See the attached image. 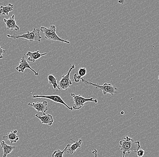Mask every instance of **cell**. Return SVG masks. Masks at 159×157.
Instances as JSON below:
<instances>
[{
    "instance_id": "obj_1",
    "label": "cell",
    "mask_w": 159,
    "mask_h": 157,
    "mask_svg": "<svg viewBox=\"0 0 159 157\" xmlns=\"http://www.w3.org/2000/svg\"><path fill=\"white\" fill-rule=\"evenodd\" d=\"M120 150L123 152V157H125V154H129L131 152L137 153L140 149V142L135 141L133 139L128 136H126L124 139L119 141Z\"/></svg>"
},
{
    "instance_id": "obj_8",
    "label": "cell",
    "mask_w": 159,
    "mask_h": 157,
    "mask_svg": "<svg viewBox=\"0 0 159 157\" xmlns=\"http://www.w3.org/2000/svg\"><path fill=\"white\" fill-rule=\"evenodd\" d=\"M26 68L30 69V70L33 71V72L34 73V75L35 76H38L39 75L38 72H36L34 71L33 69L32 68L30 64H29L28 62H27L25 58L24 57H23L20 59L19 65L16 67V70L18 72H24Z\"/></svg>"
},
{
    "instance_id": "obj_16",
    "label": "cell",
    "mask_w": 159,
    "mask_h": 157,
    "mask_svg": "<svg viewBox=\"0 0 159 157\" xmlns=\"http://www.w3.org/2000/svg\"><path fill=\"white\" fill-rule=\"evenodd\" d=\"M14 5L9 3L7 5L0 7V15L7 16L10 12L13 11Z\"/></svg>"
},
{
    "instance_id": "obj_10",
    "label": "cell",
    "mask_w": 159,
    "mask_h": 157,
    "mask_svg": "<svg viewBox=\"0 0 159 157\" xmlns=\"http://www.w3.org/2000/svg\"><path fill=\"white\" fill-rule=\"evenodd\" d=\"M4 22L8 30H15L18 31L19 30L20 27L16 24L15 15H13L8 19H4Z\"/></svg>"
},
{
    "instance_id": "obj_19",
    "label": "cell",
    "mask_w": 159,
    "mask_h": 157,
    "mask_svg": "<svg viewBox=\"0 0 159 157\" xmlns=\"http://www.w3.org/2000/svg\"><path fill=\"white\" fill-rule=\"evenodd\" d=\"M86 73H87V71H86V69L84 67H80L79 68V71H78V74H79V76L80 77H82V76H84L86 75Z\"/></svg>"
},
{
    "instance_id": "obj_24",
    "label": "cell",
    "mask_w": 159,
    "mask_h": 157,
    "mask_svg": "<svg viewBox=\"0 0 159 157\" xmlns=\"http://www.w3.org/2000/svg\"><path fill=\"white\" fill-rule=\"evenodd\" d=\"M119 2L121 3V4H123L124 2V1H119Z\"/></svg>"
},
{
    "instance_id": "obj_4",
    "label": "cell",
    "mask_w": 159,
    "mask_h": 157,
    "mask_svg": "<svg viewBox=\"0 0 159 157\" xmlns=\"http://www.w3.org/2000/svg\"><path fill=\"white\" fill-rule=\"evenodd\" d=\"M80 79L83 83L95 86L96 89H98L100 91H102L104 95H106L107 93H109L111 95H113L114 94H117V90H118V88L114 87L110 83H107L105 82L103 85H99L97 84H94L92 82L87 81L82 77L80 78Z\"/></svg>"
},
{
    "instance_id": "obj_22",
    "label": "cell",
    "mask_w": 159,
    "mask_h": 157,
    "mask_svg": "<svg viewBox=\"0 0 159 157\" xmlns=\"http://www.w3.org/2000/svg\"><path fill=\"white\" fill-rule=\"evenodd\" d=\"M6 50H4L3 48L2 47L0 46V58H4V56H3V53H5L6 52Z\"/></svg>"
},
{
    "instance_id": "obj_18",
    "label": "cell",
    "mask_w": 159,
    "mask_h": 157,
    "mask_svg": "<svg viewBox=\"0 0 159 157\" xmlns=\"http://www.w3.org/2000/svg\"><path fill=\"white\" fill-rule=\"evenodd\" d=\"M69 145L70 144H68L63 151L60 150H57L55 151L52 153V157H63V155H64L65 152L66 150V149L69 146Z\"/></svg>"
},
{
    "instance_id": "obj_7",
    "label": "cell",
    "mask_w": 159,
    "mask_h": 157,
    "mask_svg": "<svg viewBox=\"0 0 159 157\" xmlns=\"http://www.w3.org/2000/svg\"><path fill=\"white\" fill-rule=\"evenodd\" d=\"M33 98H46V99H49L51 101H54V102H57V103H60L64 105L65 107H67L69 110L70 111H72L73 110L72 107H70L64 101L61 99V97L58 95H52V96H41V95H37L35 94H34L32 96Z\"/></svg>"
},
{
    "instance_id": "obj_20",
    "label": "cell",
    "mask_w": 159,
    "mask_h": 157,
    "mask_svg": "<svg viewBox=\"0 0 159 157\" xmlns=\"http://www.w3.org/2000/svg\"><path fill=\"white\" fill-rule=\"evenodd\" d=\"M136 153H137V156L138 157H142L143 156L145 151H144V150H143V149H139Z\"/></svg>"
},
{
    "instance_id": "obj_17",
    "label": "cell",
    "mask_w": 159,
    "mask_h": 157,
    "mask_svg": "<svg viewBox=\"0 0 159 157\" xmlns=\"http://www.w3.org/2000/svg\"><path fill=\"white\" fill-rule=\"evenodd\" d=\"M48 83L50 84H51L52 85L53 88L55 90L56 88L59 89V90H61L60 88H59L58 86V84L57 83V79L53 75H49L48 76Z\"/></svg>"
},
{
    "instance_id": "obj_25",
    "label": "cell",
    "mask_w": 159,
    "mask_h": 157,
    "mask_svg": "<svg viewBox=\"0 0 159 157\" xmlns=\"http://www.w3.org/2000/svg\"><path fill=\"white\" fill-rule=\"evenodd\" d=\"M124 114V112H121V114Z\"/></svg>"
},
{
    "instance_id": "obj_9",
    "label": "cell",
    "mask_w": 159,
    "mask_h": 157,
    "mask_svg": "<svg viewBox=\"0 0 159 157\" xmlns=\"http://www.w3.org/2000/svg\"><path fill=\"white\" fill-rule=\"evenodd\" d=\"M28 105L33 107L38 112H42L43 115L45 114L46 112L48 110V102L47 101H44L43 102H38L37 103H33L32 104L29 103Z\"/></svg>"
},
{
    "instance_id": "obj_12",
    "label": "cell",
    "mask_w": 159,
    "mask_h": 157,
    "mask_svg": "<svg viewBox=\"0 0 159 157\" xmlns=\"http://www.w3.org/2000/svg\"><path fill=\"white\" fill-rule=\"evenodd\" d=\"M35 116L38 118L40 120L42 123L43 124H46L51 126L52 125L54 122L52 115H49V114H43V116H40L38 114H36Z\"/></svg>"
},
{
    "instance_id": "obj_11",
    "label": "cell",
    "mask_w": 159,
    "mask_h": 157,
    "mask_svg": "<svg viewBox=\"0 0 159 157\" xmlns=\"http://www.w3.org/2000/svg\"><path fill=\"white\" fill-rule=\"evenodd\" d=\"M74 143L73 144H70L69 146L66 149V150L65 152V154H73L74 152L77 150L78 148H80L81 147V144L82 143V139H80L79 141H73V140H71Z\"/></svg>"
},
{
    "instance_id": "obj_5",
    "label": "cell",
    "mask_w": 159,
    "mask_h": 157,
    "mask_svg": "<svg viewBox=\"0 0 159 157\" xmlns=\"http://www.w3.org/2000/svg\"><path fill=\"white\" fill-rule=\"evenodd\" d=\"M70 96L73 97L74 104L73 105L72 108L75 110H79L82 108L84 103L87 101H91V102H94L95 103H97L98 102V100L97 99L94 100L93 98L86 99V98L82 97L80 95H75L74 93H70Z\"/></svg>"
},
{
    "instance_id": "obj_3",
    "label": "cell",
    "mask_w": 159,
    "mask_h": 157,
    "mask_svg": "<svg viewBox=\"0 0 159 157\" xmlns=\"http://www.w3.org/2000/svg\"><path fill=\"white\" fill-rule=\"evenodd\" d=\"M39 29H34L31 32H29L27 30V32L26 34H23L22 35H16L14 34L13 35H7V36L8 38L13 39H17L23 38L27 39L30 41L33 42L34 41L40 42L41 41L42 37L40 34Z\"/></svg>"
},
{
    "instance_id": "obj_21",
    "label": "cell",
    "mask_w": 159,
    "mask_h": 157,
    "mask_svg": "<svg viewBox=\"0 0 159 157\" xmlns=\"http://www.w3.org/2000/svg\"><path fill=\"white\" fill-rule=\"evenodd\" d=\"M81 77H80L79 75H77V74H75L74 75V81L75 82H79L80 80V78Z\"/></svg>"
},
{
    "instance_id": "obj_26",
    "label": "cell",
    "mask_w": 159,
    "mask_h": 157,
    "mask_svg": "<svg viewBox=\"0 0 159 157\" xmlns=\"http://www.w3.org/2000/svg\"><path fill=\"white\" fill-rule=\"evenodd\" d=\"M158 80L159 81V74L158 77Z\"/></svg>"
},
{
    "instance_id": "obj_6",
    "label": "cell",
    "mask_w": 159,
    "mask_h": 157,
    "mask_svg": "<svg viewBox=\"0 0 159 157\" xmlns=\"http://www.w3.org/2000/svg\"><path fill=\"white\" fill-rule=\"evenodd\" d=\"M75 68L74 64H72L70 68L69 71L66 75H63L61 76V79L59 81L58 85L61 90H65L67 91L71 84H72V81L70 79V72Z\"/></svg>"
},
{
    "instance_id": "obj_13",
    "label": "cell",
    "mask_w": 159,
    "mask_h": 157,
    "mask_svg": "<svg viewBox=\"0 0 159 157\" xmlns=\"http://www.w3.org/2000/svg\"><path fill=\"white\" fill-rule=\"evenodd\" d=\"M17 130H14L12 131L10 133H8L6 136L2 137L3 139L5 140H9L11 142V145L13 143H16V142L19 140V137L17 136L16 133H17Z\"/></svg>"
},
{
    "instance_id": "obj_27",
    "label": "cell",
    "mask_w": 159,
    "mask_h": 157,
    "mask_svg": "<svg viewBox=\"0 0 159 157\" xmlns=\"http://www.w3.org/2000/svg\"></svg>"
},
{
    "instance_id": "obj_15",
    "label": "cell",
    "mask_w": 159,
    "mask_h": 157,
    "mask_svg": "<svg viewBox=\"0 0 159 157\" xmlns=\"http://www.w3.org/2000/svg\"><path fill=\"white\" fill-rule=\"evenodd\" d=\"M2 149L3 151V155L2 157H7V155L11 154L14 150H15V146L11 145H8L6 144L4 141H2L1 143Z\"/></svg>"
},
{
    "instance_id": "obj_23",
    "label": "cell",
    "mask_w": 159,
    "mask_h": 157,
    "mask_svg": "<svg viewBox=\"0 0 159 157\" xmlns=\"http://www.w3.org/2000/svg\"><path fill=\"white\" fill-rule=\"evenodd\" d=\"M92 154H94V157H98V151L96 149H94V150L92 152Z\"/></svg>"
},
{
    "instance_id": "obj_2",
    "label": "cell",
    "mask_w": 159,
    "mask_h": 157,
    "mask_svg": "<svg viewBox=\"0 0 159 157\" xmlns=\"http://www.w3.org/2000/svg\"><path fill=\"white\" fill-rule=\"evenodd\" d=\"M40 30L42 32L44 37L48 40L51 41H57L61 43L69 44L70 42L67 39H61L58 35H57L56 31V27L55 25H52L48 27H45L44 26L41 27Z\"/></svg>"
},
{
    "instance_id": "obj_14",
    "label": "cell",
    "mask_w": 159,
    "mask_h": 157,
    "mask_svg": "<svg viewBox=\"0 0 159 157\" xmlns=\"http://www.w3.org/2000/svg\"><path fill=\"white\" fill-rule=\"evenodd\" d=\"M47 54V53H40L39 51V50L34 52H31L29 51L27 53L26 55L28 57L27 58V60L28 61L33 62H35L36 60L39 59L42 56H44V55Z\"/></svg>"
}]
</instances>
